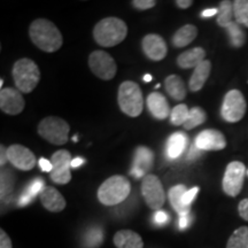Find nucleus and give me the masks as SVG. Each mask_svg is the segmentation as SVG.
I'll return each instance as SVG.
<instances>
[{
	"label": "nucleus",
	"mask_w": 248,
	"mask_h": 248,
	"mask_svg": "<svg viewBox=\"0 0 248 248\" xmlns=\"http://www.w3.org/2000/svg\"><path fill=\"white\" fill-rule=\"evenodd\" d=\"M29 36L37 47L47 53L59 51L63 44V37L60 30L46 18H38L30 24Z\"/></svg>",
	"instance_id": "1"
},
{
	"label": "nucleus",
	"mask_w": 248,
	"mask_h": 248,
	"mask_svg": "<svg viewBox=\"0 0 248 248\" xmlns=\"http://www.w3.org/2000/svg\"><path fill=\"white\" fill-rule=\"evenodd\" d=\"M128 35V27L117 17H106L99 21L93 29V38L102 47H114L121 44Z\"/></svg>",
	"instance_id": "2"
},
{
	"label": "nucleus",
	"mask_w": 248,
	"mask_h": 248,
	"mask_svg": "<svg viewBox=\"0 0 248 248\" xmlns=\"http://www.w3.org/2000/svg\"><path fill=\"white\" fill-rule=\"evenodd\" d=\"M131 192V184L124 176H111L98 190V199L105 206H116L123 202Z\"/></svg>",
	"instance_id": "3"
},
{
	"label": "nucleus",
	"mask_w": 248,
	"mask_h": 248,
	"mask_svg": "<svg viewBox=\"0 0 248 248\" xmlns=\"http://www.w3.org/2000/svg\"><path fill=\"white\" fill-rule=\"evenodd\" d=\"M15 86L21 93L32 92L40 79V71L35 61L23 58L14 63L12 70Z\"/></svg>",
	"instance_id": "4"
},
{
	"label": "nucleus",
	"mask_w": 248,
	"mask_h": 248,
	"mask_svg": "<svg viewBox=\"0 0 248 248\" xmlns=\"http://www.w3.org/2000/svg\"><path fill=\"white\" fill-rule=\"evenodd\" d=\"M117 101L121 110L130 117H137L141 114L144 107L141 90L137 83L125 80L119 88Z\"/></svg>",
	"instance_id": "5"
},
{
	"label": "nucleus",
	"mask_w": 248,
	"mask_h": 248,
	"mask_svg": "<svg viewBox=\"0 0 248 248\" xmlns=\"http://www.w3.org/2000/svg\"><path fill=\"white\" fill-rule=\"evenodd\" d=\"M70 126L63 119L57 116H48L40 121L38 133L46 141L53 145H63L69 139Z\"/></svg>",
	"instance_id": "6"
},
{
	"label": "nucleus",
	"mask_w": 248,
	"mask_h": 248,
	"mask_svg": "<svg viewBox=\"0 0 248 248\" xmlns=\"http://www.w3.org/2000/svg\"><path fill=\"white\" fill-rule=\"evenodd\" d=\"M246 100L239 90H231L226 93L221 109L223 120L229 123L239 122L246 113Z\"/></svg>",
	"instance_id": "7"
},
{
	"label": "nucleus",
	"mask_w": 248,
	"mask_h": 248,
	"mask_svg": "<svg viewBox=\"0 0 248 248\" xmlns=\"http://www.w3.org/2000/svg\"><path fill=\"white\" fill-rule=\"evenodd\" d=\"M141 194L151 209L160 210L166 201V193L161 181L155 175H146L142 178Z\"/></svg>",
	"instance_id": "8"
},
{
	"label": "nucleus",
	"mask_w": 248,
	"mask_h": 248,
	"mask_svg": "<svg viewBox=\"0 0 248 248\" xmlns=\"http://www.w3.org/2000/svg\"><path fill=\"white\" fill-rule=\"evenodd\" d=\"M89 66L92 73L100 79L110 80L116 75V62L105 51H94L89 57Z\"/></svg>",
	"instance_id": "9"
},
{
	"label": "nucleus",
	"mask_w": 248,
	"mask_h": 248,
	"mask_svg": "<svg viewBox=\"0 0 248 248\" xmlns=\"http://www.w3.org/2000/svg\"><path fill=\"white\" fill-rule=\"evenodd\" d=\"M245 173H246L245 164L239 161H233L228 164L222 183L223 191L225 194H228L229 197H237L240 193L244 184Z\"/></svg>",
	"instance_id": "10"
},
{
	"label": "nucleus",
	"mask_w": 248,
	"mask_h": 248,
	"mask_svg": "<svg viewBox=\"0 0 248 248\" xmlns=\"http://www.w3.org/2000/svg\"><path fill=\"white\" fill-rule=\"evenodd\" d=\"M71 155L66 150H60L52 155L53 170L49 173V177L55 184L64 185L71 181Z\"/></svg>",
	"instance_id": "11"
},
{
	"label": "nucleus",
	"mask_w": 248,
	"mask_h": 248,
	"mask_svg": "<svg viewBox=\"0 0 248 248\" xmlns=\"http://www.w3.org/2000/svg\"><path fill=\"white\" fill-rule=\"evenodd\" d=\"M7 156L12 166L23 171H29L36 166L35 154L22 145H11L7 148Z\"/></svg>",
	"instance_id": "12"
},
{
	"label": "nucleus",
	"mask_w": 248,
	"mask_h": 248,
	"mask_svg": "<svg viewBox=\"0 0 248 248\" xmlns=\"http://www.w3.org/2000/svg\"><path fill=\"white\" fill-rule=\"evenodd\" d=\"M24 98L22 93L14 88H5L0 91V108L8 115H18L24 109Z\"/></svg>",
	"instance_id": "13"
},
{
	"label": "nucleus",
	"mask_w": 248,
	"mask_h": 248,
	"mask_svg": "<svg viewBox=\"0 0 248 248\" xmlns=\"http://www.w3.org/2000/svg\"><path fill=\"white\" fill-rule=\"evenodd\" d=\"M194 145L200 151H221L226 147V139L218 130H203L195 137Z\"/></svg>",
	"instance_id": "14"
},
{
	"label": "nucleus",
	"mask_w": 248,
	"mask_h": 248,
	"mask_svg": "<svg viewBox=\"0 0 248 248\" xmlns=\"http://www.w3.org/2000/svg\"><path fill=\"white\" fill-rule=\"evenodd\" d=\"M142 51L146 57L152 61H161L168 53L166 42L162 37L156 33H150L144 37L141 42Z\"/></svg>",
	"instance_id": "15"
},
{
	"label": "nucleus",
	"mask_w": 248,
	"mask_h": 248,
	"mask_svg": "<svg viewBox=\"0 0 248 248\" xmlns=\"http://www.w3.org/2000/svg\"><path fill=\"white\" fill-rule=\"evenodd\" d=\"M40 201L48 212L60 213L66 208V200L57 188L47 186L40 193Z\"/></svg>",
	"instance_id": "16"
},
{
	"label": "nucleus",
	"mask_w": 248,
	"mask_h": 248,
	"mask_svg": "<svg viewBox=\"0 0 248 248\" xmlns=\"http://www.w3.org/2000/svg\"><path fill=\"white\" fill-rule=\"evenodd\" d=\"M147 106L152 115L157 120L167 119L171 114L166 97L159 92H153L148 95Z\"/></svg>",
	"instance_id": "17"
},
{
	"label": "nucleus",
	"mask_w": 248,
	"mask_h": 248,
	"mask_svg": "<svg viewBox=\"0 0 248 248\" xmlns=\"http://www.w3.org/2000/svg\"><path fill=\"white\" fill-rule=\"evenodd\" d=\"M210 70H212V63L209 60H204L195 68L188 82V88L192 92H198L203 88L204 83L210 75Z\"/></svg>",
	"instance_id": "18"
},
{
	"label": "nucleus",
	"mask_w": 248,
	"mask_h": 248,
	"mask_svg": "<svg viewBox=\"0 0 248 248\" xmlns=\"http://www.w3.org/2000/svg\"><path fill=\"white\" fill-rule=\"evenodd\" d=\"M204 58H206L204 49L201 47H195L179 54V57L177 58V64L182 69L197 68L201 62L204 61Z\"/></svg>",
	"instance_id": "19"
},
{
	"label": "nucleus",
	"mask_w": 248,
	"mask_h": 248,
	"mask_svg": "<svg viewBox=\"0 0 248 248\" xmlns=\"http://www.w3.org/2000/svg\"><path fill=\"white\" fill-rule=\"evenodd\" d=\"M114 245L117 248H142L141 237L136 232L131 230H122L119 231L114 235Z\"/></svg>",
	"instance_id": "20"
},
{
	"label": "nucleus",
	"mask_w": 248,
	"mask_h": 248,
	"mask_svg": "<svg viewBox=\"0 0 248 248\" xmlns=\"http://www.w3.org/2000/svg\"><path fill=\"white\" fill-rule=\"evenodd\" d=\"M187 137L183 132H175L170 136L167 145V155L169 159L175 160L181 156L187 146Z\"/></svg>",
	"instance_id": "21"
},
{
	"label": "nucleus",
	"mask_w": 248,
	"mask_h": 248,
	"mask_svg": "<svg viewBox=\"0 0 248 248\" xmlns=\"http://www.w3.org/2000/svg\"><path fill=\"white\" fill-rule=\"evenodd\" d=\"M154 153L150 148L145 146H139L135 152L133 157V168H138L146 173L148 170L153 168Z\"/></svg>",
	"instance_id": "22"
},
{
	"label": "nucleus",
	"mask_w": 248,
	"mask_h": 248,
	"mask_svg": "<svg viewBox=\"0 0 248 248\" xmlns=\"http://www.w3.org/2000/svg\"><path fill=\"white\" fill-rule=\"evenodd\" d=\"M187 191L184 185H176L173 186L169 190V200L171 206L173 207V209L177 212L179 216H185V215H190V210L191 207L188 206H184L183 204V195H184L185 192Z\"/></svg>",
	"instance_id": "23"
},
{
	"label": "nucleus",
	"mask_w": 248,
	"mask_h": 248,
	"mask_svg": "<svg viewBox=\"0 0 248 248\" xmlns=\"http://www.w3.org/2000/svg\"><path fill=\"white\" fill-rule=\"evenodd\" d=\"M198 36V29L193 24H186L176 31L172 37V44L176 47H185L191 44Z\"/></svg>",
	"instance_id": "24"
},
{
	"label": "nucleus",
	"mask_w": 248,
	"mask_h": 248,
	"mask_svg": "<svg viewBox=\"0 0 248 248\" xmlns=\"http://www.w3.org/2000/svg\"><path fill=\"white\" fill-rule=\"evenodd\" d=\"M164 85H166L168 94L172 99L177 101L184 100L186 97V86L181 77L177 75H170L166 78Z\"/></svg>",
	"instance_id": "25"
},
{
	"label": "nucleus",
	"mask_w": 248,
	"mask_h": 248,
	"mask_svg": "<svg viewBox=\"0 0 248 248\" xmlns=\"http://www.w3.org/2000/svg\"><path fill=\"white\" fill-rule=\"evenodd\" d=\"M44 181L42 178H36L35 181L31 182L29 185L27 186V188L24 192L21 194L20 199H18L17 204L20 207H24L27 204H29L31 201L33 200V198L36 197L38 193H42L44 191Z\"/></svg>",
	"instance_id": "26"
},
{
	"label": "nucleus",
	"mask_w": 248,
	"mask_h": 248,
	"mask_svg": "<svg viewBox=\"0 0 248 248\" xmlns=\"http://www.w3.org/2000/svg\"><path fill=\"white\" fill-rule=\"evenodd\" d=\"M226 248H248V226H241L231 234Z\"/></svg>",
	"instance_id": "27"
},
{
	"label": "nucleus",
	"mask_w": 248,
	"mask_h": 248,
	"mask_svg": "<svg viewBox=\"0 0 248 248\" xmlns=\"http://www.w3.org/2000/svg\"><path fill=\"white\" fill-rule=\"evenodd\" d=\"M206 119L207 115L202 108L193 107L192 109H190V114H188L187 120H186V122L183 126H184L186 130H192L206 122Z\"/></svg>",
	"instance_id": "28"
},
{
	"label": "nucleus",
	"mask_w": 248,
	"mask_h": 248,
	"mask_svg": "<svg viewBox=\"0 0 248 248\" xmlns=\"http://www.w3.org/2000/svg\"><path fill=\"white\" fill-rule=\"evenodd\" d=\"M233 2L225 0V1L221 2L218 9V17H217V23L218 26L223 28H226L230 24L232 21L231 18L233 16Z\"/></svg>",
	"instance_id": "29"
},
{
	"label": "nucleus",
	"mask_w": 248,
	"mask_h": 248,
	"mask_svg": "<svg viewBox=\"0 0 248 248\" xmlns=\"http://www.w3.org/2000/svg\"><path fill=\"white\" fill-rule=\"evenodd\" d=\"M235 22L248 28V0H235L233 2Z\"/></svg>",
	"instance_id": "30"
},
{
	"label": "nucleus",
	"mask_w": 248,
	"mask_h": 248,
	"mask_svg": "<svg viewBox=\"0 0 248 248\" xmlns=\"http://www.w3.org/2000/svg\"><path fill=\"white\" fill-rule=\"evenodd\" d=\"M226 30H228L229 36H230L232 46H234V47L244 46L245 42H246V35L241 29L240 24H238L237 22H231L226 27Z\"/></svg>",
	"instance_id": "31"
},
{
	"label": "nucleus",
	"mask_w": 248,
	"mask_h": 248,
	"mask_svg": "<svg viewBox=\"0 0 248 248\" xmlns=\"http://www.w3.org/2000/svg\"><path fill=\"white\" fill-rule=\"evenodd\" d=\"M188 114H190V109L184 104L178 105L171 110L170 114V122L173 125H184L186 120H187Z\"/></svg>",
	"instance_id": "32"
},
{
	"label": "nucleus",
	"mask_w": 248,
	"mask_h": 248,
	"mask_svg": "<svg viewBox=\"0 0 248 248\" xmlns=\"http://www.w3.org/2000/svg\"><path fill=\"white\" fill-rule=\"evenodd\" d=\"M14 175L9 171V169L2 170L1 171V186H0V192H1V199H5L8 194L12 193L14 188Z\"/></svg>",
	"instance_id": "33"
},
{
	"label": "nucleus",
	"mask_w": 248,
	"mask_h": 248,
	"mask_svg": "<svg viewBox=\"0 0 248 248\" xmlns=\"http://www.w3.org/2000/svg\"><path fill=\"white\" fill-rule=\"evenodd\" d=\"M104 239V234L100 228H92L85 235V245L88 248H95L100 246Z\"/></svg>",
	"instance_id": "34"
},
{
	"label": "nucleus",
	"mask_w": 248,
	"mask_h": 248,
	"mask_svg": "<svg viewBox=\"0 0 248 248\" xmlns=\"http://www.w3.org/2000/svg\"><path fill=\"white\" fill-rule=\"evenodd\" d=\"M198 192H199V187H193V188H191V190L186 191L184 195H183V199H182L183 204H184V206L191 207L192 201L194 200L195 195L198 194Z\"/></svg>",
	"instance_id": "35"
},
{
	"label": "nucleus",
	"mask_w": 248,
	"mask_h": 248,
	"mask_svg": "<svg viewBox=\"0 0 248 248\" xmlns=\"http://www.w3.org/2000/svg\"><path fill=\"white\" fill-rule=\"evenodd\" d=\"M132 5L133 7L140 9V11H145V9L154 7L156 5V1H154V0H135V1H132Z\"/></svg>",
	"instance_id": "36"
},
{
	"label": "nucleus",
	"mask_w": 248,
	"mask_h": 248,
	"mask_svg": "<svg viewBox=\"0 0 248 248\" xmlns=\"http://www.w3.org/2000/svg\"><path fill=\"white\" fill-rule=\"evenodd\" d=\"M153 221L155 224H157V225H164L169 222V216L166 212H163V210L160 209L154 214Z\"/></svg>",
	"instance_id": "37"
},
{
	"label": "nucleus",
	"mask_w": 248,
	"mask_h": 248,
	"mask_svg": "<svg viewBox=\"0 0 248 248\" xmlns=\"http://www.w3.org/2000/svg\"><path fill=\"white\" fill-rule=\"evenodd\" d=\"M238 212L241 218H244L245 221L248 222V199H244L240 201L239 206H238Z\"/></svg>",
	"instance_id": "38"
},
{
	"label": "nucleus",
	"mask_w": 248,
	"mask_h": 248,
	"mask_svg": "<svg viewBox=\"0 0 248 248\" xmlns=\"http://www.w3.org/2000/svg\"><path fill=\"white\" fill-rule=\"evenodd\" d=\"M12 241L9 239L8 234L2 230H0V248H12Z\"/></svg>",
	"instance_id": "39"
},
{
	"label": "nucleus",
	"mask_w": 248,
	"mask_h": 248,
	"mask_svg": "<svg viewBox=\"0 0 248 248\" xmlns=\"http://www.w3.org/2000/svg\"><path fill=\"white\" fill-rule=\"evenodd\" d=\"M38 164H39L40 169H42L43 171H45V172L51 173L52 170H53V164H52L51 161H48L47 159H44V157L39 159Z\"/></svg>",
	"instance_id": "40"
},
{
	"label": "nucleus",
	"mask_w": 248,
	"mask_h": 248,
	"mask_svg": "<svg viewBox=\"0 0 248 248\" xmlns=\"http://www.w3.org/2000/svg\"><path fill=\"white\" fill-rule=\"evenodd\" d=\"M188 224H190V215H185V216H181L179 217V221H178V226L179 229H185L187 228Z\"/></svg>",
	"instance_id": "41"
},
{
	"label": "nucleus",
	"mask_w": 248,
	"mask_h": 248,
	"mask_svg": "<svg viewBox=\"0 0 248 248\" xmlns=\"http://www.w3.org/2000/svg\"><path fill=\"white\" fill-rule=\"evenodd\" d=\"M192 4H193L192 0H177V1H176V5H177L179 8H183V9L191 7Z\"/></svg>",
	"instance_id": "42"
},
{
	"label": "nucleus",
	"mask_w": 248,
	"mask_h": 248,
	"mask_svg": "<svg viewBox=\"0 0 248 248\" xmlns=\"http://www.w3.org/2000/svg\"><path fill=\"white\" fill-rule=\"evenodd\" d=\"M0 150H1V160H0V164H1V167L5 166V163L8 161V156H7V148H5L4 146H0Z\"/></svg>",
	"instance_id": "43"
},
{
	"label": "nucleus",
	"mask_w": 248,
	"mask_h": 248,
	"mask_svg": "<svg viewBox=\"0 0 248 248\" xmlns=\"http://www.w3.org/2000/svg\"><path fill=\"white\" fill-rule=\"evenodd\" d=\"M199 152H201V151L194 145V146L191 148V152H190V153H188V156H187V157H188V159H190V160L197 159V157L199 156Z\"/></svg>",
	"instance_id": "44"
},
{
	"label": "nucleus",
	"mask_w": 248,
	"mask_h": 248,
	"mask_svg": "<svg viewBox=\"0 0 248 248\" xmlns=\"http://www.w3.org/2000/svg\"><path fill=\"white\" fill-rule=\"evenodd\" d=\"M218 14V9L217 8H210V9H206V11L202 12V16L203 17H210V16H214V15Z\"/></svg>",
	"instance_id": "45"
},
{
	"label": "nucleus",
	"mask_w": 248,
	"mask_h": 248,
	"mask_svg": "<svg viewBox=\"0 0 248 248\" xmlns=\"http://www.w3.org/2000/svg\"><path fill=\"white\" fill-rule=\"evenodd\" d=\"M83 163H84V159H82V157H76V159L71 161V168H77V167L82 166Z\"/></svg>",
	"instance_id": "46"
},
{
	"label": "nucleus",
	"mask_w": 248,
	"mask_h": 248,
	"mask_svg": "<svg viewBox=\"0 0 248 248\" xmlns=\"http://www.w3.org/2000/svg\"><path fill=\"white\" fill-rule=\"evenodd\" d=\"M152 79H153V77H152V75H150V74H146V75H145L144 76V80H145V82H151V80Z\"/></svg>",
	"instance_id": "47"
},
{
	"label": "nucleus",
	"mask_w": 248,
	"mask_h": 248,
	"mask_svg": "<svg viewBox=\"0 0 248 248\" xmlns=\"http://www.w3.org/2000/svg\"><path fill=\"white\" fill-rule=\"evenodd\" d=\"M247 175H248V170H247Z\"/></svg>",
	"instance_id": "48"
}]
</instances>
